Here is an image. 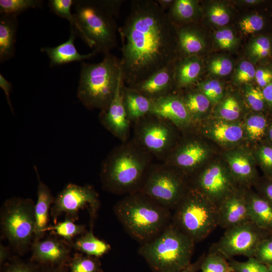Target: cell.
<instances>
[{"mask_svg":"<svg viewBox=\"0 0 272 272\" xmlns=\"http://www.w3.org/2000/svg\"><path fill=\"white\" fill-rule=\"evenodd\" d=\"M35 203L30 198L13 197L5 201L0 212L1 230L11 246L25 251L34 240Z\"/></svg>","mask_w":272,"mask_h":272,"instance_id":"ba28073f","label":"cell"},{"mask_svg":"<svg viewBox=\"0 0 272 272\" xmlns=\"http://www.w3.org/2000/svg\"><path fill=\"white\" fill-rule=\"evenodd\" d=\"M0 87L4 90L7 102L10 107L11 111L14 112L10 99V93L12 91V86L11 82H9L3 75L0 74Z\"/></svg>","mask_w":272,"mask_h":272,"instance_id":"db71d44e","label":"cell"},{"mask_svg":"<svg viewBox=\"0 0 272 272\" xmlns=\"http://www.w3.org/2000/svg\"><path fill=\"white\" fill-rule=\"evenodd\" d=\"M268 272H272V263L266 265Z\"/></svg>","mask_w":272,"mask_h":272,"instance_id":"6125c7cd","label":"cell"},{"mask_svg":"<svg viewBox=\"0 0 272 272\" xmlns=\"http://www.w3.org/2000/svg\"><path fill=\"white\" fill-rule=\"evenodd\" d=\"M184 174L162 162L152 164L138 191L168 210L175 209L189 188Z\"/></svg>","mask_w":272,"mask_h":272,"instance_id":"9c48e42d","label":"cell"},{"mask_svg":"<svg viewBox=\"0 0 272 272\" xmlns=\"http://www.w3.org/2000/svg\"><path fill=\"white\" fill-rule=\"evenodd\" d=\"M174 210L172 224L195 244L219 226L218 207L192 187Z\"/></svg>","mask_w":272,"mask_h":272,"instance_id":"52a82bcc","label":"cell"},{"mask_svg":"<svg viewBox=\"0 0 272 272\" xmlns=\"http://www.w3.org/2000/svg\"><path fill=\"white\" fill-rule=\"evenodd\" d=\"M72 246L82 253L98 258L104 255L111 249L108 243L94 235L92 229L79 236L72 242Z\"/></svg>","mask_w":272,"mask_h":272,"instance_id":"83f0119b","label":"cell"},{"mask_svg":"<svg viewBox=\"0 0 272 272\" xmlns=\"http://www.w3.org/2000/svg\"><path fill=\"white\" fill-rule=\"evenodd\" d=\"M34 169L37 176L38 186L37 201L34 207L35 225L33 241L42 239L48 230L49 212L55 198L50 188L41 181L36 166Z\"/></svg>","mask_w":272,"mask_h":272,"instance_id":"ffe728a7","label":"cell"},{"mask_svg":"<svg viewBox=\"0 0 272 272\" xmlns=\"http://www.w3.org/2000/svg\"><path fill=\"white\" fill-rule=\"evenodd\" d=\"M219 226L227 230L250 221L247 193L236 189L218 207Z\"/></svg>","mask_w":272,"mask_h":272,"instance_id":"ac0fdd59","label":"cell"},{"mask_svg":"<svg viewBox=\"0 0 272 272\" xmlns=\"http://www.w3.org/2000/svg\"><path fill=\"white\" fill-rule=\"evenodd\" d=\"M75 37L74 32L71 29L70 35L66 41L54 47H44L41 48L40 50L46 53L50 59L51 67L75 61L82 62L97 54L94 50L85 54L79 53L74 44Z\"/></svg>","mask_w":272,"mask_h":272,"instance_id":"44dd1931","label":"cell"},{"mask_svg":"<svg viewBox=\"0 0 272 272\" xmlns=\"http://www.w3.org/2000/svg\"><path fill=\"white\" fill-rule=\"evenodd\" d=\"M176 60L170 62L146 80L129 88L152 100L173 94L176 88L174 71Z\"/></svg>","mask_w":272,"mask_h":272,"instance_id":"2e32d148","label":"cell"},{"mask_svg":"<svg viewBox=\"0 0 272 272\" xmlns=\"http://www.w3.org/2000/svg\"><path fill=\"white\" fill-rule=\"evenodd\" d=\"M254 257L261 263H272V235L262 240L258 245Z\"/></svg>","mask_w":272,"mask_h":272,"instance_id":"ee69618b","label":"cell"},{"mask_svg":"<svg viewBox=\"0 0 272 272\" xmlns=\"http://www.w3.org/2000/svg\"><path fill=\"white\" fill-rule=\"evenodd\" d=\"M122 78L120 59L110 52L95 63L81 62L77 97L87 109H105Z\"/></svg>","mask_w":272,"mask_h":272,"instance_id":"5b68a950","label":"cell"},{"mask_svg":"<svg viewBox=\"0 0 272 272\" xmlns=\"http://www.w3.org/2000/svg\"><path fill=\"white\" fill-rule=\"evenodd\" d=\"M235 181L230 172L221 165L207 167L196 177L194 186L218 207L235 189Z\"/></svg>","mask_w":272,"mask_h":272,"instance_id":"4fadbf2b","label":"cell"},{"mask_svg":"<svg viewBox=\"0 0 272 272\" xmlns=\"http://www.w3.org/2000/svg\"><path fill=\"white\" fill-rule=\"evenodd\" d=\"M123 84L122 78L112 101L105 109L100 111L99 119L107 130L125 142L129 137L131 122L127 116L123 103Z\"/></svg>","mask_w":272,"mask_h":272,"instance_id":"5bb4252c","label":"cell"},{"mask_svg":"<svg viewBox=\"0 0 272 272\" xmlns=\"http://www.w3.org/2000/svg\"><path fill=\"white\" fill-rule=\"evenodd\" d=\"M123 0H75L74 14L81 38L97 53H110L117 46L118 17Z\"/></svg>","mask_w":272,"mask_h":272,"instance_id":"3957f363","label":"cell"},{"mask_svg":"<svg viewBox=\"0 0 272 272\" xmlns=\"http://www.w3.org/2000/svg\"><path fill=\"white\" fill-rule=\"evenodd\" d=\"M198 87L199 91L212 102H218L223 97V88L217 80H213L199 83Z\"/></svg>","mask_w":272,"mask_h":272,"instance_id":"f35d334b","label":"cell"},{"mask_svg":"<svg viewBox=\"0 0 272 272\" xmlns=\"http://www.w3.org/2000/svg\"><path fill=\"white\" fill-rule=\"evenodd\" d=\"M178 51L183 57L197 56L205 47V40L198 30L191 26L176 27Z\"/></svg>","mask_w":272,"mask_h":272,"instance_id":"d4e9b609","label":"cell"},{"mask_svg":"<svg viewBox=\"0 0 272 272\" xmlns=\"http://www.w3.org/2000/svg\"><path fill=\"white\" fill-rule=\"evenodd\" d=\"M31 249V260L40 266L66 265L71 259L69 246L53 238L34 241Z\"/></svg>","mask_w":272,"mask_h":272,"instance_id":"e0dca14e","label":"cell"},{"mask_svg":"<svg viewBox=\"0 0 272 272\" xmlns=\"http://www.w3.org/2000/svg\"><path fill=\"white\" fill-rule=\"evenodd\" d=\"M123 84L136 85L177 59L176 27L156 1L133 0L118 28Z\"/></svg>","mask_w":272,"mask_h":272,"instance_id":"6da1fadb","label":"cell"},{"mask_svg":"<svg viewBox=\"0 0 272 272\" xmlns=\"http://www.w3.org/2000/svg\"><path fill=\"white\" fill-rule=\"evenodd\" d=\"M206 254L201 255L198 259L193 263H191L185 268L178 272H197L200 269L202 262Z\"/></svg>","mask_w":272,"mask_h":272,"instance_id":"11a10c76","label":"cell"},{"mask_svg":"<svg viewBox=\"0 0 272 272\" xmlns=\"http://www.w3.org/2000/svg\"><path fill=\"white\" fill-rule=\"evenodd\" d=\"M37 268L34 265L16 260L7 264L3 272H37Z\"/></svg>","mask_w":272,"mask_h":272,"instance_id":"f907efd6","label":"cell"},{"mask_svg":"<svg viewBox=\"0 0 272 272\" xmlns=\"http://www.w3.org/2000/svg\"><path fill=\"white\" fill-rule=\"evenodd\" d=\"M175 127L170 121L149 113L134 122L132 140L162 162L176 145Z\"/></svg>","mask_w":272,"mask_h":272,"instance_id":"30bf717a","label":"cell"},{"mask_svg":"<svg viewBox=\"0 0 272 272\" xmlns=\"http://www.w3.org/2000/svg\"><path fill=\"white\" fill-rule=\"evenodd\" d=\"M202 69L201 61L197 56L177 59L174 71L176 88H187L195 83L200 75Z\"/></svg>","mask_w":272,"mask_h":272,"instance_id":"603a6c76","label":"cell"},{"mask_svg":"<svg viewBox=\"0 0 272 272\" xmlns=\"http://www.w3.org/2000/svg\"><path fill=\"white\" fill-rule=\"evenodd\" d=\"M245 95L249 105L253 110L260 111L263 109L266 102L262 91L259 88L249 87Z\"/></svg>","mask_w":272,"mask_h":272,"instance_id":"f6af8a7d","label":"cell"},{"mask_svg":"<svg viewBox=\"0 0 272 272\" xmlns=\"http://www.w3.org/2000/svg\"><path fill=\"white\" fill-rule=\"evenodd\" d=\"M260 195L272 207V178H266L260 186Z\"/></svg>","mask_w":272,"mask_h":272,"instance_id":"f5cc1de1","label":"cell"},{"mask_svg":"<svg viewBox=\"0 0 272 272\" xmlns=\"http://www.w3.org/2000/svg\"><path fill=\"white\" fill-rule=\"evenodd\" d=\"M223 255L210 251L202 262L201 272H233L229 262Z\"/></svg>","mask_w":272,"mask_h":272,"instance_id":"e575fe53","label":"cell"},{"mask_svg":"<svg viewBox=\"0 0 272 272\" xmlns=\"http://www.w3.org/2000/svg\"><path fill=\"white\" fill-rule=\"evenodd\" d=\"M256 157L266 177L272 178V145H262L256 152Z\"/></svg>","mask_w":272,"mask_h":272,"instance_id":"60d3db41","label":"cell"},{"mask_svg":"<svg viewBox=\"0 0 272 272\" xmlns=\"http://www.w3.org/2000/svg\"><path fill=\"white\" fill-rule=\"evenodd\" d=\"M218 111L219 115L223 119L233 121L239 117L240 109L236 99L233 97H229L221 103Z\"/></svg>","mask_w":272,"mask_h":272,"instance_id":"ab89813d","label":"cell"},{"mask_svg":"<svg viewBox=\"0 0 272 272\" xmlns=\"http://www.w3.org/2000/svg\"><path fill=\"white\" fill-rule=\"evenodd\" d=\"M156 1L164 11L166 10H169L174 2L173 0H156Z\"/></svg>","mask_w":272,"mask_h":272,"instance_id":"91938a15","label":"cell"},{"mask_svg":"<svg viewBox=\"0 0 272 272\" xmlns=\"http://www.w3.org/2000/svg\"><path fill=\"white\" fill-rule=\"evenodd\" d=\"M181 98L192 120L205 113L210 105L211 101L201 92H188Z\"/></svg>","mask_w":272,"mask_h":272,"instance_id":"4dcf8cb0","label":"cell"},{"mask_svg":"<svg viewBox=\"0 0 272 272\" xmlns=\"http://www.w3.org/2000/svg\"><path fill=\"white\" fill-rule=\"evenodd\" d=\"M67 272H103L98 257L77 254L67 264Z\"/></svg>","mask_w":272,"mask_h":272,"instance_id":"d6a6232c","label":"cell"},{"mask_svg":"<svg viewBox=\"0 0 272 272\" xmlns=\"http://www.w3.org/2000/svg\"><path fill=\"white\" fill-rule=\"evenodd\" d=\"M37 272H67V264L60 266H40Z\"/></svg>","mask_w":272,"mask_h":272,"instance_id":"9f6ffc18","label":"cell"},{"mask_svg":"<svg viewBox=\"0 0 272 272\" xmlns=\"http://www.w3.org/2000/svg\"><path fill=\"white\" fill-rule=\"evenodd\" d=\"M262 91L265 102L269 107H272V82L263 88Z\"/></svg>","mask_w":272,"mask_h":272,"instance_id":"6f0895ef","label":"cell"},{"mask_svg":"<svg viewBox=\"0 0 272 272\" xmlns=\"http://www.w3.org/2000/svg\"><path fill=\"white\" fill-rule=\"evenodd\" d=\"M271 45L270 40L265 36H260L254 39L250 44V55L256 60L264 58L270 53Z\"/></svg>","mask_w":272,"mask_h":272,"instance_id":"b9f144b4","label":"cell"},{"mask_svg":"<svg viewBox=\"0 0 272 272\" xmlns=\"http://www.w3.org/2000/svg\"><path fill=\"white\" fill-rule=\"evenodd\" d=\"M209 69L212 73L216 76H225L232 71L233 64L232 61L228 58L217 57L211 61Z\"/></svg>","mask_w":272,"mask_h":272,"instance_id":"7dc6e473","label":"cell"},{"mask_svg":"<svg viewBox=\"0 0 272 272\" xmlns=\"http://www.w3.org/2000/svg\"><path fill=\"white\" fill-rule=\"evenodd\" d=\"M49 229L69 241H72L74 237L80 236L86 232L84 225L77 224L74 221L68 218L55 224L51 228H49L48 230Z\"/></svg>","mask_w":272,"mask_h":272,"instance_id":"8d00e7d4","label":"cell"},{"mask_svg":"<svg viewBox=\"0 0 272 272\" xmlns=\"http://www.w3.org/2000/svg\"><path fill=\"white\" fill-rule=\"evenodd\" d=\"M215 39L218 46L223 49H229L236 43V38L233 31L228 28L217 31L215 34Z\"/></svg>","mask_w":272,"mask_h":272,"instance_id":"681fc988","label":"cell"},{"mask_svg":"<svg viewBox=\"0 0 272 272\" xmlns=\"http://www.w3.org/2000/svg\"><path fill=\"white\" fill-rule=\"evenodd\" d=\"M208 154L202 143L191 139L176 145L162 162L185 174L196 169L207 158Z\"/></svg>","mask_w":272,"mask_h":272,"instance_id":"9a60e30c","label":"cell"},{"mask_svg":"<svg viewBox=\"0 0 272 272\" xmlns=\"http://www.w3.org/2000/svg\"><path fill=\"white\" fill-rule=\"evenodd\" d=\"M122 94L127 116L131 122L134 123L150 113L153 104L152 100L124 84Z\"/></svg>","mask_w":272,"mask_h":272,"instance_id":"cb8c5ba5","label":"cell"},{"mask_svg":"<svg viewBox=\"0 0 272 272\" xmlns=\"http://www.w3.org/2000/svg\"><path fill=\"white\" fill-rule=\"evenodd\" d=\"M75 0H49L48 5L51 11L56 15L67 20L76 36L81 38V29L73 14L71 7Z\"/></svg>","mask_w":272,"mask_h":272,"instance_id":"1f68e13d","label":"cell"},{"mask_svg":"<svg viewBox=\"0 0 272 272\" xmlns=\"http://www.w3.org/2000/svg\"><path fill=\"white\" fill-rule=\"evenodd\" d=\"M263 18L258 15H252L243 19L239 22L241 30L246 34L260 31L263 27Z\"/></svg>","mask_w":272,"mask_h":272,"instance_id":"bcb514c9","label":"cell"},{"mask_svg":"<svg viewBox=\"0 0 272 272\" xmlns=\"http://www.w3.org/2000/svg\"><path fill=\"white\" fill-rule=\"evenodd\" d=\"M42 0H1V14L18 16L31 8H40L43 6Z\"/></svg>","mask_w":272,"mask_h":272,"instance_id":"836d02e7","label":"cell"},{"mask_svg":"<svg viewBox=\"0 0 272 272\" xmlns=\"http://www.w3.org/2000/svg\"><path fill=\"white\" fill-rule=\"evenodd\" d=\"M99 207L98 194L92 186L70 183L55 197L50 208V215L55 223L62 214L75 221L78 218L80 211L87 208L93 219Z\"/></svg>","mask_w":272,"mask_h":272,"instance_id":"7c38bea8","label":"cell"},{"mask_svg":"<svg viewBox=\"0 0 272 272\" xmlns=\"http://www.w3.org/2000/svg\"><path fill=\"white\" fill-rule=\"evenodd\" d=\"M227 161L235 182L247 185L255 181L256 172L249 157L241 152L229 154Z\"/></svg>","mask_w":272,"mask_h":272,"instance_id":"4316f807","label":"cell"},{"mask_svg":"<svg viewBox=\"0 0 272 272\" xmlns=\"http://www.w3.org/2000/svg\"><path fill=\"white\" fill-rule=\"evenodd\" d=\"M149 113L163 118L180 129L189 126L192 121L181 97L174 93L153 100Z\"/></svg>","mask_w":272,"mask_h":272,"instance_id":"d6986e66","label":"cell"},{"mask_svg":"<svg viewBox=\"0 0 272 272\" xmlns=\"http://www.w3.org/2000/svg\"><path fill=\"white\" fill-rule=\"evenodd\" d=\"M9 257V252L7 248L4 245H0V263L3 265Z\"/></svg>","mask_w":272,"mask_h":272,"instance_id":"680465c9","label":"cell"},{"mask_svg":"<svg viewBox=\"0 0 272 272\" xmlns=\"http://www.w3.org/2000/svg\"><path fill=\"white\" fill-rule=\"evenodd\" d=\"M208 14L210 21L215 25L224 26L230 21L229 13L226 8L222 4L217 3L212 5Z\"/></svg>","mask_w":272,"mask_h":272,"instance_id":"7bdbcfd3","label":"cell"},{"mask_svg":"<svg viewBox=\"0 0 272 272\" xmlns=\"http://www.w3.org/2000/svg\"><path fill=\"white\" fill-rule=\"evenodd\" d=\"M266 118L262 115L250 116L246 122V130L250 139L253 141L261 140L267 132Z\"/></svg>","mask_w":272,"mask_h":272,"instance_id":"d590c367","label":"cell"},{"mask_svg":"<svg viewBox=\"0 0 272 272\" xmlns=\"http://www.w3.org/2000/svg\"><path fill=\"white\" fill-rule=\"evenodd\" d=\"M257 1H255V0H252V1H245V2L246 3H248V4H254L255 3H257Z\"/></svg>","mask_w":272,"mask_h":272,"instance_id":"be15d7a7","label":"cell"},{"mask_svg":"<svg viewBox=\"0 0 272 272\" xmlns=\"http://www.w3.org/2000/svg\"><path fill=\"white\" fill-rule=\"evenodd\" d=\"M229 260L233 272H268L266 265L260 263L254 257L243 262L233 259Z\"/></svg>","mask_w":272,"mask_h":272,"instance_id":"74e56055","label":"cell"},{"mask_svg":"<svg viewBox=\"0 0 272 272\" xmlns=\"http://www.w3.org/2000/svg\"><path fill=\"white\" fill-rule=\"evenodd\" d=\"M194 242L173 224L145 242L139 253L154 272H178L191 262Z\"/></svg>","mask_w":272,"mask_h":272,"instance_id":"8992f818","label":"cell"},{"mask_svg":"<svg viewBox=\"0 0 272 272\" xmlns=\"http://www.w3.org/2000/svg\"><path fill=\"white\" fill-rule=\"evenodd\" d=\"M250 221L272 234V207L260 195L247 193Z\"/></svg>","mask_w":272,"mask_h":272,"instance_id":"484cf974","label":"cell"},{"mask_svg":"<svg viewBox=\"0 0 272 272\" xmlns=\"http://www.w3.org/2000/svg\"><path fill=\"white\" fill-rule=\"evenodd\" d=\"M267 133L270 144L272 145V124L268 127Z\"/></svg>","mask_w":272,"mask_h":272,"instance_id":"94428289","label":"cell"},{"mask_svg":"<svg viewBox=\"0 0 272 272\" xmlns=\"http://www.w3.org/2000/svg\"><path fill=\"white\" fill-rule=\"evenodd\" d=\"M153 157L133 140L114 148L103 162V188L115 194L138 191L152 165Z\"/></svg>","mask_w":272,"mask_h":272,"instance_id":"7a4b0ae2","label":"cell"},{"mask_svg":"<svg viewBox=\"0 0 272 272\" xmlns=\"http://www.w3.org/2000/svg\"><path fill=\"white\" fill-rule=\"evenodd\" d=\"M243 131L237 124L220 121L215 123L210 130L211 137L215 141L227 144L238 142L242 138Z\"/></svg>","mask_w":272,"mask_h":272,"instance_id":"f546056e","label":"cell"},{"mask_svg":"<svg viewBox=\"0 0 272 272\" xmlns=\"http://www.w3.org/2000/svg\"><path fill=\"white\" fill-rule=\"evenodd\" d=\"M115 214L132 237L144 243L160 234L168 225L169 210L137 191L114 206Z\"/></svg>","mask_w":272,"mask_h":272,"instance_id":"277c9868","label":"cell"},{"mask_svg":"<svg viewBox=\"0 0 272 272\" xmlns=\"http://www.w3.org/2000/svg\"><path fill=\"white\" fill-rule=\"evenodd\" d=\"M17 16L1 14L0 62L10 59L15 55L16 34L18 28Z\"/></svg>","mask_w":272,"mask_h":272,"instance_id":"7402d4cb","label":"cell"},{"mask_svg":"<svg viewBox=\"0 0 272 272\" xmlns=\"http://www.w3.org/2000/svg\"><path fill=\"white\" fill-rule=\"evenodd\" d=\"M197 13V3L193 0H175L167 13L175 27L185 25L194 20Z\"/></svg>","mask_w":272,"mask_h":272,"instance_id":"f1b7e54d","label":"cell"},{"mask_svg":"<svg viewBox=\"0 0 272 272\" xmlns=\"http://www.w3.org/2000/svg\"><path fill=\"white\" fill-rule=\"evenodd\" d=\"M256 70L253 64L248 61H242L235 74V80L239 83H246L252 81L255 75Z\"/></svg>","mask_w":272,"mask_h":272,"instance_id":"c3c4849f","label":"cell"},{"mask_svg":"<svg viewBox=\"0 0 272 272\" xmlns=\"http://www.w3.org/2000/svg\"><path fill=\"white\" fill-rule=\"evenodd\" d=\"M272 234L250 221L225 230L223 236L211 247L210 251L217 252L228 260L236 255L248 258L254 256L260 242Z\"/></svg>","mask_w":272,"mask_h":272,"instance_id":"8fae6325","label":"cell"},{"mask_svg":"<svg viewBox=\"0 0 272 272\" xmlns=\"http://www.w3.org/2000/svg\"><path fill=\"white\" fill-rule=\"evenodd\" d=\"M254 79L257 84L264 88L272 82V72L267 69H259L256 70Z\"/></svg>","mask_w":272,"mask_h":272,"instance_id":"816d5d0a","label":"cell"}]
</instances>
